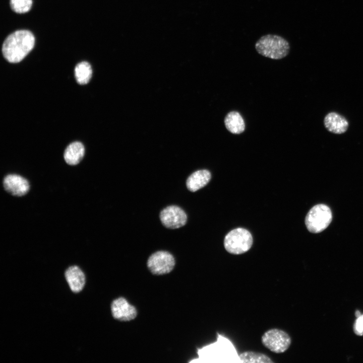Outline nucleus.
<instances>
[{
	"label": "nucleus",
	"mask_w": 363,
	"mask_h": 363,
	"mask_svg": "<svg viewBox=\"0 0 363 363\" xmlns=\"http://www.w3.org/2000/svg\"><path fill=\"white\" fill-rule=\"evenodd\" d=\"M35 43L33 34L27 30L16 31L9 35L2 46L5 59L11 63L21 62L33 49Z\"/></svg>",
	"instance_id": "obj_1"
},
{
	"label": "nucleus",
	"mask_w": 363,
	"mask_h": 363,
	"mask_svg": "<svg viewBox=\"0 0 363 363\" xmlns=\"http://www.w3.org/2000/svg\"><path fill=\"white\" fill-rule=\"evenodd\" d=\"M259 54L273 59H280L286 56L290 50L289 42L283 37L267 34L260 38L255 44Z\"/></svg>",
	"instance_id": "obj_2"
},
{
	"label": "nucleus",
	"mask_w": 363,
	"mask_h": 363,
	"mask_svg": "<svg viewBox=\"0 0 363 363\" xmlns=\"http://www.w3.org/2000/svg\"><path fill=\"white\" fill-rule=\"evenodd\" d=\"M253 244V237L247 229L237 228L232 230L225 236L224 246L227 252L240 255L248 251Z\"/></svg>",
	"instance_id": "obj_3"
},
{
	"label": "nucleus",
	"mask_w": 363,
	"mask_h": 363,
	"mask_svg": "<svg viewBox=\"0 0 363 363\" xmlns=\"http://www.w3.org/2000/svg\"><path fill=\"white\" fill-rule=\"evenodd\" d=\"M332 219L330 208L324 204H318L313 207L308 213L305 223L310 232L317 233L325 229Z\"/></svg>",
	"instance_id": "obj_4"
},
{
	"label": "nucleus",
	"mask_w": 363,
	"mask_h": 363,
	"mask_svg": "<svg viewBox=\"0 0 363 363\" xmlns=\"http://www.w3.org/2000/svg\"><path fill=\"white\" fill-rule=\"evenodd\" d=\"M262 344L271 351L281 353L286 351L290 346L291 339L284 330L278 328L270 329L262 335Z\"/></svg>",
	"instance_id": "obj_5"
},
{
	"label": "nucleus",
	"mask_w": 363,
	"mask_h": 363,
	"mask_svg": "<svg viewBox=\"0 0 363 363\" xmlns=\"http://www.w3.org/2000/svg\"><path fill=\"white\" fill-rule=\"evenodd\" d=\"M175 265L173 256L169 252L163 251L156 252L148 259L147 266L153 274L162 275L169 273Z\"/></svg>",
	"instance_id": "obj_6"
},
{
	"label": "nucleus",
	"mask_w": 363,
	"mask_h": 363,
	"mask_svg": "<svg viewBox=\"0 0 363 363\" xmlns=\"http://www.w3.org/2000/svg\"><path fill=\"white\" fill-rule=\"evenodd\" d=\"M160 219L165 227L176 229L186 224L187 215L179 207L171 205L166 207L161 211Z\"/></svg>",
	"instance_id": "obj_7"
},
{
	"label": "nucleus",
	"mask_w": 363,
	"mask_h": 363,
	"mask_svg": "<svg viewBox=\"0 0 363 363\" xmlns=\"http://www.w3.org/2000/svg\"><path fill=\"white\" fill-rule=\"evenodd\" d=\"M5 190L14 196L21 197L26 195L30 189L28 180L16 174H9L3 180Z\"/></svg>",
	"instance_id": "obj_8"
},
{
	"label": "nucleus",
	"mask_w": 363,
	"mask_h": 363,
	"mask_svg": "<svg viewBox=\"0 0 363 363\" xmlns=\"http://www.w3.org/2000/svg\"><path fill=\"white\" fill-rule=\"evenodd\" d=\"M112 316L122 321H129L134 319L137 312L134 306L130 305L124 297L114 299L111 305Z\"/></svg>",
	"instance_id": "obj_9"
},
{
	"label": "nucleus",
	"mask_w": 363,
	"mask_h": 363,
	"mask_svg": "<svg viewBox=\"0 0 363 363\" xmlns=\"http://www.w3.org/2000/svg\"><path fill=\"white\" fill-rule=\"evenodd\" d=\"M323 122L327 130L335 134H342L347 131L349 127L348 120L344 116L334 111L327 113Z\"/></svg>",
	"instance_id": "obj_10"
},
{
	"label": "nucleus",
	"mask_w": 363,
	"mask_h": 363,
	"mask_svg": "<svg viewBox=\"0 0 363 363\" xmlns=\"http://www.w3.org/2000/svg\"><path fill=\"white\" fill-rule=\"evenodd\" d=\"M65 277L70 289L74 293L80 292L85 284V276L82 270L77 266L68 268Z\"/></svg>",
	"instance_id": "obj_11"
},
{
	"label": "nucleus",
	"mask_w": 363,
	"mask_h": 363,
	"mask_svg": "<svg viewBox=\"0 0 363 363\" xmlns=\"http://www.w3.org/2000/svg\"><path fill=\"white\" fill-rule=\"evenodd\" d=\"M211 176V173L208 170L196 171L187 178V187L189 191L196 192L205 187L209 182Z\"/></svg>",
	"instance_id": "obj_12"
},
{
	"label": "nucleus",
	"mask_w": 363,
	"mask_h": 363,
	"mask_svg": "<svg viewBox=\"0 0 363 363\" xmlns=\"http://www.w3.org/2000/svg\"><path fill=\"white\" fill-rule=\"evenodd\" d=\"M85 148L80 142H74L66 148L64 158L66 162L70 165L79 163L84 156Z\"/></svg>",
	"instance_id": "obj_13"
},
{
	"label": "nucleus",
	"mask_w": 363,
	"mask_h": 363,
	"mask_svg": "<svg viewBox=\"0 0 363 363\" xmlns=\"http://www.w3.org/2000/svg\"><path fill=\"white\" fill-rule=\"evenodd\" d=\"M226 129L234 134L242 133L245 129V123L240 114L235 111L228 113L224 118Z\"/></svg>",
	"instance_id": "obj_14"
},
{
	"label": "nucleus",
	"mask_w": 363,
	"mask_h": 363,
	"mask_svg": "<svg viewBox=\"0 0 363 363\" xmlns=\"http://www.w3.org/2000/svg\"><path fill=\"white\" fill-rule=\"evenodd\" d=\"M74 72L77 82L80 85L87 84L92 77V68L87 62H82L78 64Z\"/></svg>",
	"instance_id": "obj_15"
},
{
	"label": "nucleus",
	"mask_w": 363,
	"mask_h": 363,
	"mask_svg": "<svg viewBox=\"0 0 363 363\" xmlns=\"http://www.w3.org/2000/svg\"><path fill=\"white\" fill-rule=\"evenodd\" d=\"M239 359L243 362L249 363H273L274 361L267 355L255 351H246L238 355Z\"/></svg>",
	"instance_id": "obj_16"
},
{
	"label": "nucleus",
	"mask_w": 363,
	"mask_h": 363,
	"mask_svg": "<svg viewBox=\"0 0 363 363\" xmlns=\"http://www.w3.org/2000/svg\"><path fill=\"white\" fill-rule=\"evenodd\" d=\"M10 6L13 11L17 13L28 12L32 5V0H10Z\"/></svg>",
	"instance_id": "obj_17"
},
{
	"label": "nucleus",
	"mask_w": 363,
	"mask_h": 363,
	"mask_svg": "<svg viewBox=\"0 0 363 363\" xmlns=\"http://www.w3.org/2000/svg\"><path fill=\"white\" fill-rule=\"evenodd\" d=\"M353 330L356 335H363V315L358 317L355 321L353 326Z\"/></svg>",
	"instance_id": "obj_18"
},
{
	"label": "nucleus",
	"mask_w": 363,
	"mask_h": 363,
	"mask_svg": "<svg viewBox=\"0 0 363 363\" xmlns=\"http://www.w3.org/2000/svg\"><path fill=\"white\" fill-rule=\"evenodd\" d=\"M355 314L357 318L359 317V316H360L361 315L360 312L358 311H356Z\"/></svg>",
	"instance_id": "obj_19"
}]
</instances>
